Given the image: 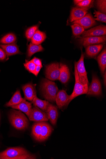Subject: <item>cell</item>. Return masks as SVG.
<instances>
[{"mask_svg":"<svg viewBox=\"0 0 106 159\" xmlns=\"http://www.w3.org/2000/svg\"><path fill=\"white\" fill-rule=\"evenodd\" d=\"M53 131V127L46 121L36 122L32 126V135L37 141L42 142L48 138Z\"/></svg>","mask_w":106,"mask_h":159,"instance_id":"1","label":"cell"},{"mask_svg":"<svg viewBox=\"0 0 106 159\" xmlns=\"http://www.w3.org/2000/svg\"><path fill=\"white\" fill-rule=\"evenodd\" d=\"M36 156L22 147L7 148L0 152V159H35Z\"/></svg>","mask_w":106,"mask_h":159,"instance_id":"2","label":"cell"},{"mask_svg":"<svg viewBox=\"0 0 106 159\" xmlns=\"http://www.w3.org/2000/svg\"><path fill=\"white\" fill-rule=\"evenodd\" d=\"M9 119L12 125L19 130H25L29 127L28 119L20 111L11 110L9 114Z\"/></svg>","mask_w":106,"mask_h":159,"instance_id":"3","label":"cell"},{"mask_svg":"<svg viewBox=\"0 0 106 159\" xmlns=\"http://www.w3.org/2000/svg\"><path fill=\"white\" fill-rule=\"evenodd\" d=\"M41 91L43 96L46 100L54 102L59 89L54 82L47 79H44L41 84Z\"/></svg>","mask_w":106,"mask_h":159,"instance_id":"4","label":"cell"},{"mask_svg":"<svg viewBox=\"0 0 106 159\" xmlns=\"http://www.w3.org/2000/svg\"><path fill=\"white\" fill-rule=\"evenodd\" d=\"M76 63L75 62L74 65L75 80L74 87L72 93L70 95L68 104L75 98L82 94H87L88 90L89 85L83 84L80 81L77 69Z\"/></svg>","mask_w":106,"mask_h":159,"instance_id":"5","label":"cell"},{"mask_svg":"<svg viewBox=\"0 0 106 159\" xmlns=\"http://www.w3.org/2000/svg\"><path fill=\"white\" fill-rule=\"evenodd\" d=\"M60 74L59 65L58 62L48 65L45 70V76L48 80L55 81L58 80Z\"/></svg>","mask_w":106,"mask_h":159,"instance_id":"6","label":"cell"},{"mask_svg":"<svg viewBox=\"0 0 106 159\" xmlns=\"http://www.w3.org/2000/svg\"><path fill=\"white\" fill-rule=\"evenodd\" d=\"M84 55L82 50V53L80 59L76 63L77 69L81 82L83 84H88L89 85V83L87 73L84 65Z\"/></svg>","mask_w":106,"mask_h":159,"instance_id":"7","label":"cell"},{"mask_svg":"<svg viewBox=\"0 0 106 159\" xmlns=\"http://www.w3.org/2000/svg\"><path fill=\"white\" fill-rule=\"evenodd\" d=\"M28 117L30 121L36 122L47 121L49 120L46 113L35 106L32 108Z\"/></svg>","mask_w":106,"mask_h":159,"instance_id":"8","label":"cell"},{"mask_svg":"<svg viewBox=\"0 0 106 159\" xmlns=\"http://www.w3.org/2000/svg\"><path fill=\"white\" fill-rule=\"evenodd\" d=\"M80 44L86 47L89 46L104 43L106 41V36L97 37H80L78 39Z\"/></svg>","mask_w":106,"mask_h":159,"instance_id":"9","label":"cell"},{"mask_svg":"<svg viewBox=\"0 0 106 159\" xmlns=\"http://www.w3.org/2000/svg\"><path fill=\"white\" fill-rule=\"evenodd\" d=\"M102 93V89L100 82L98 78L94 75L92 80L88 88L87 95L99 96Z\"/></svg>","mask_w":106,"mask_h":159,"instance_id":"10","label":"cell"},{"mask_svg":"<svg viewBox=\"0 0 106 159\" xmlns=\"http://www.w3.org/2000/svg\"><path fill=\"white\" fill-rule=\"evenodd\" d=\"M106 35V26L100 25L85 31L81 34V37L101 36Z\"/></svg>","mask_w":106,"mask_h":159,"instance_id":"11","label":"cell"},{"mask_svg":"<svg viewBox=\"0 0 106 159\" xmlns=\"http://www.w3.org/2000/svg\"><path fill=\"white\" fill-rule=\"evenodd\" d=\"M73 24H78L85 30H87L96 25L97 22L92 15L90 13H87L81 19L73 22Z\"/></svg>","mask_w":106,"mask_h":159,"instance_id":"12","label":"cell"},{"mask_svg":"<svg viewBox=\"0 0 106 159\" xmlns=\"http://www.w3.org/2000/svg\"><path fill=\"white\" fill-rule=\"evenodd\" d=\"M70 95H69L64 90L58 91L56 98V104L59 109L68 105Z\"/></svg>","mask_w":106,"mask_h":159,"instance_id":"13","label":"cell"},{"mask_svg":"<svg viewBox=\"0 0 106 159\" xmlns=\"http://www.w3.org/2000/svg\"><path fill=\"white\" fill-rule=\"evenodd\" d=\"M22 89L25 95V98L30 102H32L36 96L35 86L32 83L26 84L23 86Z\"/></svg>","mask_w":106,"mask_h":159,"instance_id":"14","label":"cell"},{"mask_svg":"<svg viewBox=\"0 0 106 159\" xmlns=\"http://www.w3.org/2000/svg\"><path fill=\"white\" fill-rule=\"evenodd\" d=\"M88 13L87 10L77 7H73L71 11L70 20V22L79 20Z\"/></svg>","mask_w":106,"mask_h":159,"instance_id":"15","label":"cell"},{"mask_svg":"<svg viewBox=\"0 0 106 159\" xmlns=\"http://www.w3.org/2000/svg\"><path fill=\"white\" fill-rule=\"evenodd\" d=\"M46 113L48 118L51 123L55 126L57 123L58 117V112L56 107L50 103Z\"/></svg>","mask_w":106,"mask_h":159,"instance_id":"16","label":"cell"},{"mask_svg":"<svg viewBox=\"0 0 106 159\" xmlns=\"http://www.w3.org/2000/svg\"><path fill=\"white\" fill-rule=\"evenodd\" d=\"M60 74L58 80L62 83L66 84L69 80L70 77L69 69L68 66L62 63L59 65Z\"/></svg>","mask_w":106,"mask_h":159,"instance_id":"17","label":"cell"},{"mask_svg":"<svg viewBox=\"0 0 106 159\" xmlns=\"http://www.w3.org/2000/svg\"><path fill=\"white\" fill-rule=\"evenodd\" d=\"M14 109H17L25 113L28 117L32 108V103L29 102L23 98L22 102L19 104L11 107Z\"/></svg>","mask_w":106,"mask_h":159,"instance_id":"18","label":"cell"},{"mask_svg":"<svg viewBox=\"0 0 106 159\" xmlns=\"http://www.w3.org/2000/svg\"><path fill=\"white\" fill-rule=\"evenodd\" d=\"M104 43L97 45L89 46L86 47L85 53L88 57H95L101 51L103 47Z\"/></svg>","mask_w":106,"mask_h":159,"instance_id":"19","label":"cell"},{"mask_svg":"<svg viewBox=\"0 0 106 159\" xmlns=\"http://www.w3.org/2000/svg\"><path fill=\"white\" fill-rule=\"evenodd\" d=\"M7 56L20 54L19 48L16 43L11 44L0 45Z\"/></svg>","mask_w":106,"mask_h":159,"instance_id":"20","label":"cell"},{"mask_svg":"<svg viewBox=\"0 0 106 159\" xmlns=\"http://www.w3.org/2000/svg\"><path fill=\"white\" fill-rule=\"evenodd\" d=\"M46 38L45 33L38 30L31 39V43L36 45H40Z\"/></svg>","mask_w":106,"mask_h":159,"instance_id":"21","label":"cell"},{"mask_svg":"<svg viewBox=\"0 0 106 159\" xmlns=\"http://www.w3.org/2000/svg\"><path fill=\"white\" fill-rule=\"evenodd\" d=\"M101 73L104 74L106 68V49H104L97 57Z\"/></svg>","mask_w":106,"mask_h":159,"instance_id":"22","label":"cell"},{"mask_svg":"<svg viewBox=\"0 0 106 159\" xmlns=\"http://www.w3.org/2000/svg\"><path fill=\"white\" fill-rule=\"evenodd\" d=\"M23 99L20 91L18 90L15 93L9 102H7L5 106L7 107H11L17 105L22 102Z\"/></svg>","mask_w":106,"mask_h":159,"instance_id":"23","label":"cell"},{"mask_svg":"<svg viewBox=\"0 0 106 159\" xmlns=\"http://www.w3.org/2000/svg\"><path fill=\"white\" fill-rule=\"evenodd\" d=\"M32 103L34 106L38 107L45 112L50 104L48 101L40 99L37 96L34 98Z\"/></svg>","mask_w":106,"mask_h":159,"instance_id":"24","label":"cell"},{"mask_svg":"<svg viewBox=\"0 0 106 159\" xmlns=\"http://www.w3.org/2000/svg\"><path fill=\"white\" fill-rule=\"evenodd\" d=\"M43 50L44 48L41 45H36L30 43L28 46V57L30 58L35 53L42 51Z\"/></svg>","mask_w":106,"mask_h":159,"instance_id":"25","label":"cell"},{"mask_svg":"<svg viewBox=\"0 0 106 159\" xmlns=\"http://www.w3.org/2000/svg\"><path fill=\"white\" fill-rule=\"evenodd\" d=\"M17 38L14 34L10 33L4 36L0 41V42L3 44H13L16 40Z\"/></svg>","mask_w":106,"mask_h":159,"instance_id":"26","label":"cell"},{"mask_svg":"<svg viewBox=\"0 0 106 159\" xmlns=\"http://www.w3.org/2000/svg\"><path fill=\"white\" fill-rule=\"evenodd\" d=\"M73 34L76 37H79L85 31L84 28L77 24H74L71 26Z\"/></svg>","mask_w":106,"mask_h":159,"instance_id":"27","label":"cell"},{"mask_svg":"<svg viewBox=\"0 0 106 159\" xmlns=\"http://www.w3.org/2000/svg\"><path fill=\"white\" fill-rule=\"evenodd\" d=\"M94 1L92 0H84L76 5L77 7H79L87 11L92 6Z\"/></svg>","mask_w":106,"mask_h":159,"instance_id":"28","label":"cell"},{"mask_svg":"<svg viewBox=\"0 0 106 159\" xmlns=\"http://www.w3.org/2000/svg\"><path fill=\"white\" fill-rule=\"evenodd\" d=\"M38 25L34 26L28 28L25 32V36L28 40L31 39L36 32L38 30Z\"/></svg>","mask_w":106,"mask_h":159,"instance_id":"29","label":"cell"},{"mask_svg":"<svg viewBox=\"0 0 106 159\" xmlns=\"http://www.w3.org/2000/svg\"><path fill=\"white\" fill-rule=\"evenodd\" d=\"M25 68L30 73L35 75V70L36 66L31 61H26L24 64Z\"/></svg>","mask_w":106,"mask_h":159,"instance_id":"30","label":"cell"},{"mask_svg":"<svg viewBox=\"0 0 106 159\" xmlns=\"http://www.w3.org/2000/svg\"><path fill=\"white\" fill-rule=\"evenodd\" d=\"M95 20L102 22L105 23H106V14L103 13L99 11H97L95 10Z\"/></svg>","mask_w":106,"mask_h":159,"instance_id":"31","label":"cell"},{"mask_svg":"<svg viewBox=\"0 0 106 159\" xmlns=\"http://www.w3.org/2000/svg\"><path fill=\"white\" fill-rule=\"evenodd\" d=\"M96 5L98 9L102 13L106 14V1L105 0H99L96 2Z\"/></svg>","mask_w":106,"mask_h":159,"instance_id":"32","label":"cell"},{"mask_svg":"<svg viewBox=\"0 0 106 159\" xmlns=\"http://www.w3.org/2000/svg\"><path fill=\"white\" fill-rule=\"evenodd\" d=\"M31 61L36 65L42 66L41 60L36 57H35Z\"/></svg>","mask_w":106,"mask_h":159,"instance_id":"33","label":"cell"},{"mask_svg":"<svg viewBox=\"0 0 106 159\" xmlns=\"http://www.w3.org/2000/svg\"><path fill=\"white\" fill-rule=\"evenodd\" d=\"M6 57V54L3 49L0 48V60H4Z\"/></svg>","mask_w":106,"mask_h":159,"instance_id":"34","label":"cell"},{"mask_svg":"<svg viewBox=\"0 0 106 159\" xmlns=\"http://www.w3.org/2000/svg\"><path fill=\"white\" fill-rule=\"evenodd\" d=\"M42 67V66H36V68L35 70V75L37 76L39 74V72L40 71V69Z\"/></svg>","mask_w":106,"mask_h":159,"instance_id":"35","label":"cell"},{"mask_svg":"<svg viewBox=\"0 0 106 159\" xmlns=\"http://www.w3.org/2000/svg\"><path fill=\"white\" fill-rule=\"evenodd\" d=\"M82 1V0H74V2L75 5H77Z\"/></svg>","mask_w":106,"mask_h":159,"instance_id":"36","label":"cell"},{"mask_svg":"<svg viewBox=\"0 0 106 159\" xmlns=\"http://www.w3.org/2000/svg\"><path fill=\"white\" fill-rule=\"evenodd\" d=\"M104 73H105V74H104V83L105 85H106V71H105Z\"/></svg>","mask_w":106,"mask_h":159,"instance_id":"37","label":"cell"},{"mask_svg":"<svg viewBox=\"0 0 106 159\" xmlns=\"http://www.w3.org/2000/svg\"><path fill=\"white\" fill-rule=\"evenodd\" d=\"M0 117H1V115H0Z\"/></svg>","mask_w":106,"mask_h":159,"instance_id":"38","label":"cell"}]
</instances>
